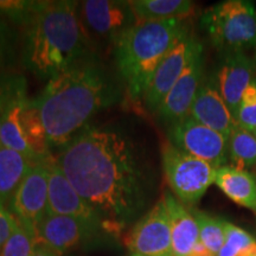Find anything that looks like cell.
<instances>
[{"label": "cell", "mask_w": 256, "mask_h": 256, "mask_svg": "<svg viewBox=\"0 0 256 256\" xmlns=\"http://www.w3.org/2000/svg\"><path fill=\"white\" fill-rule=\"evenodd\" d=\"M56 162L104 232H120L145 209L151 176L136 140L124 130L87 126L60 150Z\"/></svg>", "instance_id": "cell-1"}, {"label": "cell", "mask_w": 256, "mask_h": 256, "mask_svg": "<svg viewBox=\"0 0 256 256\" xmlns=\"http://www.w3.org/2000/svg\"><path fill=\"white\" fill-rule=\"evenodd\" d=\"M120 98V82L90 52L51 78L32 101L40 110L51 148L66 145L94 115Z\"/></svg>", "instance_id": "cell-2"}, {"label": "cell", "mask_w": 256, "mask_h": 256, "mask_svg": "<svg viewBox=\"0 0 256 256\" xmlns=\"http://www.w3.org/2000/svg\"><path fill=\"white\" fill-rule=\"evenodd\" d=\"M80 2H36L24 25L23 62L32 74L49 80L90 54Z\"/></svg>", "instance_id": "cell-3"}, {"label": "cell", "mask_w": 256, "mask_h": 256, "mask_svg": "<svg viewBox=\"0 0 256 256\" xmlns=\"http://www.w3.org/2000/svg\"><path fill=\"white\" fill-rule=\"evenodd\" d=\"M190 32L188 18L138 22L115 40L120 78L132 98H142L159 63Z\"/></svg>", "instance_id": "cell-4"}, {"label": "cell", "mask_w": 256, "mask_h": 256, "mask_svg": "<svg viewBox=\"0 0 256 256\" xmlns=\"http://www.w3.org/2000/svg\"><path fill=\"white\" fill-rule=\"evenodd\" d=\"M202 28L217 49L244 52L256 48V8L247 0H226L206 8Z\"/></svg>", "instance_id": "cell-5"}, {"label": "cell", "mask_w": 256, "mask_h": 256, "mask_svg": "<svg viewBox=\"0 0 256 256\" xmlns=\"http://www.w3.org/2000/svg\"><path fill=\"white\" fill-rule=\"evenodd\" d=\"M162 164L170 188L183 204H194L215 184L216 168L186 154L170 142L162 146Z\"/></svg>", "instance_id": "cell-6"}, {"label": "cell", "mask_w": 256, "mask_h": 256, "mask_svg": "<svg viewBox=\"0 0 256 256\" xmlns=\"http://www.w3.org/2000/svg\"><path fill=\"white\" fill-rule=\"evenodd\" d=\"M168 136L178 150L209 162L216 170L228 165V138L190 116L168 124Z\"/></svg>", "instance_id": "cell-7"}, {"label": "cell", "mask_w": 256, "mask_h": 256, "mask_svg": "<svg viewBox=\"0 0 256 256\" xmlns=\"http://www.w3.org/2000/svg\"><path fill=\"white\" fill-rule=\"evenodd\" d=\"M202 46H203L200 42L188 32L164 57L153 74L148 87L142 96L147 110L152 113L158 110L165 96L168 94Z\"/></svg>", "instance_id": "cell-8"}, {"label": "cell", "mask_w": 256, "mask_h": 256, "mask_svg": "<svg viewBox=\"0 0 256 256\" xmlns=\"http://www.w3.org/2000/svg\"><path fill=\"white\" fill-rule=\"evenodd\" d=\"M132 252L146 256H174L171 222L164 198L138 220L126 238Z\"/></svg>", "instance_id": "cell-9"}, {"label": "cell", "mask_w": 256, "mask_h": 256, "mask_svg": "<svg viewBox=\"0 0 256 256\" xmlns=\"http://www.w3.org/2000/svg\"><path fill=\"white\" fill-rule=\"evenodd\" d=\"M49 170L46 162L34 164L8 203V211L18 222L36 229L46 215Z\"/></svg>", "instance_id": "cell-10"}, {"label": "cell", "mask_w": 256, "mask_h": 256, "mask_svg": "<svg viewBox=\"0 0 256 256\" xmlns=\"http://www.w3.org/2000/svg\"><path fill=\"white\" fill-rule=\"evenodd\" d=\"M49 170V191H48L46 215H60L84 220L104 232V220L88 202L80 196L69 179L66 177L56 160L46 162Z\"/></svg>", "instance_id": "cell-11"}, {"label": "cell", "mask_w": 256, "mask_h": 256, "mask_svg": "<svg viewBox=\"0 0 256 256\" xmlns=\"http://www.w3.org/2000/svg\"><path fill=\"white\" fill-rule=\"evenodd\" d=\"M102 232L101 228L74 217L46 215L37 226V238L38 243L60 255L92 242Z\"/></svg>", "instance_id": "cell-12"}, {"label": "cell", "mask_w": 256, "mask_h": 256, "mask_svg": "<svg viewBox=\"0 0 256 256\" xmlns=\"http://www.w3.org/2000/svg\"><path fill=\"white\" fill-rule=\"evenodd\" d=\"M81 20L89 30L114 42L138 22L130 2L120 0H87L80 2Z\"/></svg>", "instance_id": "cell-13"}, {"label": "cell", "mask_w": 256, "mask_h": 256, "mask_svg": "<svg viewBox=\"0 0 256 256\" xmlns=\"http://www.w3.org/2000/svg\"><path fill=\"white\" fill-rule=\"evenodd\" d=\"M204 78L206 74H204L203 46H202L168 94L165 96L162 104L159 106L158 110L156 112L159 119L171 124L188 116L191 106Z\"/></svg>", "instance_id": "cell-14"}, {"label": "cell", "mask_w": 256, "mask_h": 256, "mask_svg": "<svg viewBox=\"0 0 256 256\" xmlns=\"http://www.w3.org/2000/svg\"><path fill=\"white\" fill-rule=\"evenodd\" d=\"M28 101L26 81L23 76L14 75L11 92L0 127V144L26 156L32 164H37L40 162L28 144L23 128V112Z\"/></svg>", "instance_id": "cell-15"}, {"label": "cell", "mask_w": 256, "mask_h": 256, "mask_svg": "<svg viewBox=\"0 0 256 256\" xmlns=\"http://www.w3.org/2000/svg\"><path fill=\"white\" fill-rule=\"evenodd\" d=\"M214 76L224 102L236 120L243 92L256 76L255 62L244 52H226Z\"/></svg>", "instance_id": "cell-16"}, {"label": "cell", "mask_w": 256, "mask_h": 256, "mask_svg": "<svg viewBox=\"0 0 256 256\" xmlns=\"http://www.w3.org/2000/svg\"><path fill=\"white\" fill-rule=\"evenodd\" d=\"M188 116L228 139L234 128L238 126L235 118L220 95L214 75H206L191 106Z\"/></svg>", "instance_id": "cell-17"}, {"label": "cell", "mask_w": 256, "mask_h": 256, "mask_svg": "<svg viewBox=\"0 0 256 256\" xmlns=\"http://www.w3.org/2000/svg\"><path fill=\"white\" fill-rule=\"evenodd\" d=\"M171 222V238L174 256H190L200 242V229L194 214L174 194L165 192L162 196Z\"/></svg>", "instance_id": "cell-18"}, {"label": "cell", "mask_w": 256, "mask_h": 256, "mask_svg": "<svg viewBox=\"0 0 256 256\" xmlns=\"http://www.w3.org/2000/svg\"><path fill=\"white\" fill-rule=\"evenodd\" d=\"M215 184L232 202L256 214V177L252 172L222 166L216 170Z\"/></svg>", "instance_id": "cell-19"}, {"label": "cell", "mask_w": 256, "mask_h": 256, "mask_svg": "<svg viewBox=\"0 0 256 256\" xmlns=\"http://www.w3.org/2000/svg\"><path fill=\"white\" fill-rule=\"evenodd\" d=\"M26 156L0 144V204L5 206L14 194L31 166Z\"/></svg>", "instance_id": "cell-20"}, {"label": "cell", "mask_w": 256, "mask_h": 256, "mask_svg": "<svg viewBox=\"0 0 256 256\" xmlns=\"http://www.w3.org/2000/svg\"><path fill=\"white\" fill-rule=\"evenodd\" d=\"M130 5L136 22L188 18L194 10L188 0H132Z\"/></svg>", "instance_id": "cell-21"}, {"label": "cell", "mask_w": 256, "mask_h": 256, "mask_svg": "<svg viewBox=\"0 0 256 256\" xmlns=\"http://www.w3.org/2000/svg\"><path fill=\"white\" fill-rule=\"evenodd\" d=\"M228 162L240 170L256 168V136L238 124L228 139Z\"/></svg>", "instance_id": "cell-22"}, {"label": "cell", "mask_w": 256, "mask_h": 256, "mask_svg": "<svg viewBox=\"0 0 256 256\" xmlns=\"http://www.w3.org/2000/svg\"><path fill=\"white\" fill-rule=\"evenodd\" d=\"M23 128L28 144L40 162H46L52 158L50 154V146L48 142L46 132L42 121L37 106L28 98L23 112Z\"/></svg>", "instance_id": "cell-23"}, {"label": "cell", "mask_w": 256, "mask_h": 256, "mask_svg": "<svg viewBox=\"0 0 256 256\" xmlns=\"http://www.w3.org/2000/svg\"><path fill=\"white\" fill-rule=\"evenodd\" d=\"M256 240L232 223H224V243L216 256H252Z\"/></svg>", "instance_id": "cell-24"}, {"label": "cell", "mask_w": 256, "mask_h": 256, "mask_svg": "<svg viewBox=\"0 0 256 256\" xmlns=\"http://www.w3.org/2000/svg\"><path fill=\"white\" fill-rule=\"evenodd\" d=\"M200 229V241L211 254L217 255L224 243V223L226 220L218 217L209 216L202 211H194Z\"/></svg>", "instance_id": "cell-25"}, {"label": "cell", "mask_w": 256, "mask_h": 256, "mask_svg": "<svg viewBox=\"0 0 256 256\" xmlns=\"http://www.w3.org/2000/svg\"><path fill=\"white\" fill-rule=\"evenodd\" d=\"M37 244V230L18 222L14 232L2 246L0 256H32Z\"/></svg>", "instance_id": "cell-26"}, {"label": "cell", "mask_w": 256, "mask_h": 256, "mask_svg": "<svg viewBox=\"0 0 256 256\" xmlns=\"http://www.w3.org/2000/svg\"><path fill=\"white\" fill-rule=\"evenodd\" d=\"M236 122L249 132L256 133V76L243 92L236 115Z\"/></svg>", "instance_id": "cell-27"}, {"label": "cell", "mask_w": 256, "mask_h": 256, "mask_svg": "<svg viewBox=\"0 0 256 256\" xmlns=\"http://www.w3.org/2000/svg\"><path fill=\"white\" fill-rule=\"evenodd\" d=\"M17 224L18 220H16V217L8 210H6L4 206L0 204V250L11 234L14 232Z\"/></svg>", "instance_id": "cell-28"}, {"label": "cell", "mask_w": 256, "mask_h": 256, "mask_svg": "<svg viewBox=\"0 0 256 256\" xmlns=\"http://www.w3.org/2000/svg\"><path fill=\"white\" fill-rule=\"evenodd\" d=\"M12 32L4 19L0 18V70L5 66L6 58L11 50Z\"/></svg>", "instance_id": "cell-29"}, {"label": "cell", "mask_w": 256, "mask_h": 256, "mask_svg": "<svg viewBox=\"0 0 256 256\" xmlns=\"http://www.w3.org/2000/svg\"><path fill=\"white\" fill-rule=\"evenodd\" d=\"M12 80H14V75H4L0 78V127H2V116H4L10 92H11Z\"/></svg>", "instance_id": "cell-30"}, {"label": "cell", "mask_w": 256, "mask_h": 256, "mask_svg": "<svg viewBox=\"0 0 256 256\" xmlns=\"http://www.w3.org/2000/svg\"><path fill=\"white\" fill-rule=\"evenodd\" d=\"M32 256H60L58 254H56L55 252L51 250L50 248L46 247L44 244H40V243H38L36 246V248H34V252Z\"/></svg>", "instance_id": "cell-31"}, {"label": "cell", "mask_w": 256, "mask_h": 256, "mask_svg": "<svg viewBox=\"0 0 256 256\" xmlns=\"http://www.w3.org/2000/svg\"><path fill=\"white\" fill-rule=\"evenodd\" d=\"M190 256H215V255L211 254V252L204 247L203 243L200 241L196 246H194V250H192Z\"/></svg>", "instance_id": "cell-32"}, {"label": "cell", "mask_w": 256, "mask_h": 256, "mask_svg": "<svg viewBox=\"0 0 256 256\" xmlns=\"http://www.w3.org/2000/svg\"><path fill=\"white\" fill-rule=\"evenodd\" d=\"M130 256H146V255H142V254H138V252H132Z\"/></svg>", "instance_id": "cell-33"}, {"label": "cell", "mask_w": 256, "mask_h": 256, "mask_svg": "<svg viewBox=\"0 0 256 256\" xmlns=\"http://www.w3.org/2000/svg\"><path fill=\"white\" fill-rule=\"evenodd\" d=\"M254 62L256 64V48H255V58H254Z\"/></svg>", "instance_id": "cell-34"}, {"label": "cell", "mask_w": 256, "mask_h": 256, "mask_svg": "<svg viewBox=\"0 0 256 256\" xmlns=\"http://www.w3.org/2000/svg\"><path fill=\"white\" fill-rule=\"evenodd\" d=\"M254 174H255V177H256V168H255V172H254Z\"/></svg>", "instance_id": "cell-35"}, {"label": "cell", "mask_w": 256, "mask_h": 256, "mask_svg": "<svg viewBox=\"0 0 256 256\" xmlns=\"http://www.w3.org/2000/svg\"><path fill=\"white\" fill-rule=\"evenodd\" d=\"M255 136H256V133H255Z\"/></svg>", "instance_id": "cell-36"}]
</instances>
